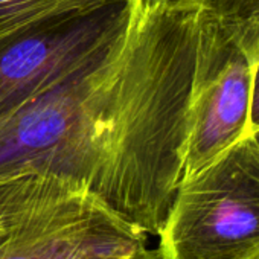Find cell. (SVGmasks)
Listing matches in <instances>:
<instances>
[{
    "instance_id": "6",
    "label": "cell",
    "mask_w": 259,
    "mask_h": 259,
    "mask_svg": "<svg viewBox=\"0 0 259 259\" xmlns=\"http://www.w3.org/2000/svg\"><path fill=\"white\" fill-rule=\"evenodd\" d=\"M256 63L198 7V51L183 177L251 133Z\"/></svg>"
},
{
    "instance_id": "5",
    "label": "cell",
    "mask_w": 259,
    "mask_h": 259,
    "mask_svg": "<svg viewBox=\"0 0 259 259\" xmlns=\"http://www.w3.org/2000/svg\"><path fill=\"white\" fill-rule=\"evenodd\" d=\"M0 259H58L98 236L141 230L87 188L40 174L0 180Z\"/></svg>"
},
{
    "instance_id": "8",
    "label": "cell",
    "mask_w": 259,
    "mask_h": 259,
    "mask_svg": "<svg viewBox=\"0 0 259 259\" xmlns=\"http://www.w3.org/2000/svg\"><path fill=\"white\" fill-rule=\"evenodd\" d=\"M58 259H162V256L157 247H150L147 233L132 230L98 236Z\"/></svg>"
},
{
    "instance_id": "1",
    "label": "cell",
    "mask_w": 259,
    "mask_h": 259,
    "mask_svg": "<svg viewBox=\"0 0 259 259\" xmlns=\"http://www.w3.org/2000/svg\"><path fill=\"white\" fill-rule=\"evenodd\" d=\"M197 51L198 7H142L108 85L92 194L148 236L183 179Z\"/></svg>"
},
{
    "instance_id": "14",
    "label": "cell",
    "mask_w": 259,
    "mask_h": 259,
    "mask_svg": "<svg viewBox=\"0 0 259 259\" xmlns=\"http://www.w3.org/2000/svg\"><path fill=\"white\" fill-rule=\"evenodd\" d=\"M256 259H259V256H257V257H256Z\"/></svg>"
},
{
    "instance_id": "11",
    "label": "cell",
    "mask_w": 259,
    "mask_h": 259,
    "mask_svg": "<svg viewBox=\"0 0 259 259\" xmlns=\"http://www.w3.org/2000/svg\"><path fill=\"white\" fill-rule=\"evenodd\" d=\"M203 0H142L144 8L165 7V8H177V7H198Z\"/></svg>"
},
{
    "instance_id": "4",
    "label": "cell",
    "mask_w": 259,
    "mask_h": 259,
    "mask_svg": "<svg viewBox=\"0 0 259 259\" xmlns=\"http://www.w3.org/2000/svg\"><path fill=\"white\" fill-rule=\"evenodd\" d=\"M142 0L63 8L0 32V117L123 40Z\"/></svg>"
},
{
    "instance_id": "9",
    "label": "cell",
    "mask_w": 259,
    "mask_h": 259,
    "mask_svg": "<svg viewBox=\"0 0 259 259\" xmlns=\"http://www.w3.org/2000/svg\"><path fill=\"white\" fill-rule=\"evenodd\" d=\"M98 2L104 0H0V32L57 10Z\"/></svg>"
},
{
    "instance_id": "10",
    "label": "cell",
    "mask_w": 259,
    "mask_h": 259,
    "mask_svg": "<svg viewBox=\"0 0 259 259\" xmlns=\"http://www.w3.org/2000/svg\"><path fill=\"white\" fill-rule=\"evenodd\" d=\"M251 133L253 130L259 128V63H256L254 70V82H253V99H251Z\"/></svg>"
},
{
    "instance_id": "13",
    "label": "cell",
    "mask_w": 259,
    "mask_h": 259,
    "mask_svg": "<svg viewBox=\"0 0 259 259\" xmlns=\"http://www.w3.org/2000/svg\"><path fill=\"white\" fill-rule=\"evenodd\" d=\"M253 135L259 139V128H256V130H253Z\"/></svg>"
},
{
    "instance_id": "7",
    "label": "cell",
    "mask_w": 259,
    "mask_h": 259,
    "mask_svg": "<svg viewBox=\"0 0 259 259\" xmlns=\"http://www.w3.org/2000/svg\"><path fill=\"white\" fill-rule=\"evenodd\" d=\"M198 7L259 63V0H203Z\"/></svg>"
},
{
    "instance_id": "3",
    "label": "cell",
    "mask_w": 259,
    "mask_h": 259,
    "mask_svg": "<svg viewBox=\"0 0 259 259\" xmlns=\"http://www.w3.org/2000/svg\"><path fill=\"white\" fill-rule=\"evenodd\" d=\"M157 238L162 259L259 256V139L253 133L182 179Z\"/></svg>"
},
{
    "instance_id": "12",
    "label": "cell",
    "mask_w": 259,
    "mask_h": 259,
    "mask_svg": "<svg viewBox=\"0 0 259 259\" xmlns=\"http://www.w3.org/2000/svg\"><path fill=\"white\" fill-rule=\"evenodd\" d=\"M4 230H5V221H4L2 215H0V235L4 233Z\"/></svg>"
},
{
    "instance_id": "2",
    "label": "cell",
    "mask_w": 259,
    "mask_h": 259,
    "mask_svg": "<svg viewBox=\"0 0 259 259\" xmlns=\"http://www.w3.org/2000/svg\"><path fill=\"white\" fill-rule=\"evenodd\" d=\"M126 37L0 117V180L40 174L93 191L104 105Z\"/></svg>"
}]
</instances>
